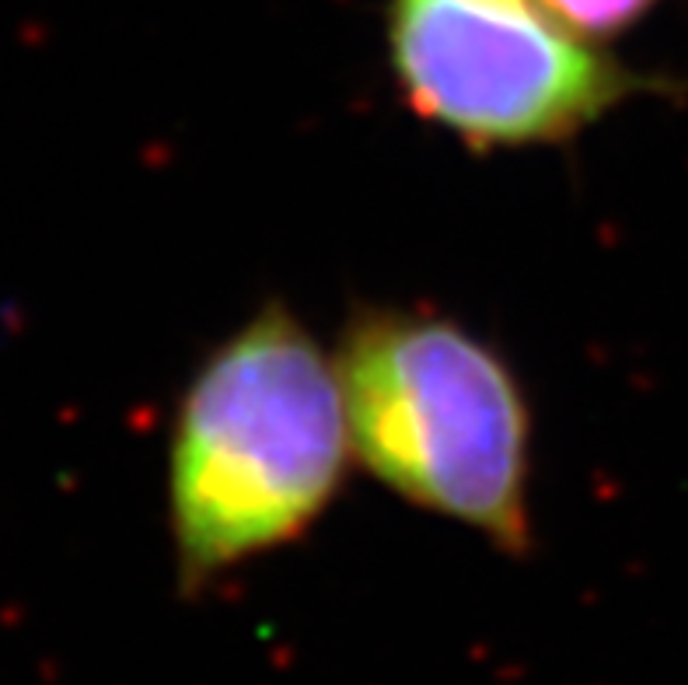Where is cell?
<instances>
[{
  "instance_id": "cell-1",
  "label": "cell",
  "mask_w": 688,
  "mask_h": 685,
  "mask_svg": "<svg viewBox=\"0 0 688 685\" xmlns=\"http://www.w3.org/2000/svg\"><path fill=\"white\" fill-rule=\"evenodd\" d=\"M336 364L290 305L266 301L196 364L169 437L164 507L179 581L294 546L349 476Z\"/></svg>"
},
{
  "instance_id": "cell-4",
  "label": "cell",
  "mask_w": 688,
  "mask_h": 685,
  "mask_svg": "<svg viewBox=\"0 0 688 685\" xmlns=\"http://www.w3.org/2000/svg\"><path fill=\"white\" fill-rule=\"evenodd\" d=\"M542 4L576 39L608 46L637 28L657 8V0H542Z\"/></svg>"
},
{
  "instance_id": "cell-2",
  "label": "cell",
  "mask_w": 688,
  "mask_h": 685,
  "mask_svg": "<svg viewBox=\"0 0 688 685\" xmlns=\"http://www.w3.org/2000/svg\"><path fill=\"white\" fill-rule=\"evenodd\" d=\"M332 364L364 472L405 504L525 557L535 431L511 361L444 311L360 305Z\"/></svg>"
},
{
  "instance_id": "cell-3",
  "label": "cell",
  "mask_w": 688,
  "mask_h": 685,
  "mask_svg": "<svg viewBox=\"0 0 688 685\" xmlns=\"http://www.w3.org/2000/svg\"><path fill=\"white\" fill-rule=\"evenodd\" d=\"M388 67L413 116L479 155L560 147L675 81L566 32L542 0H388Z\"/></svg>"
}]
</instances>
